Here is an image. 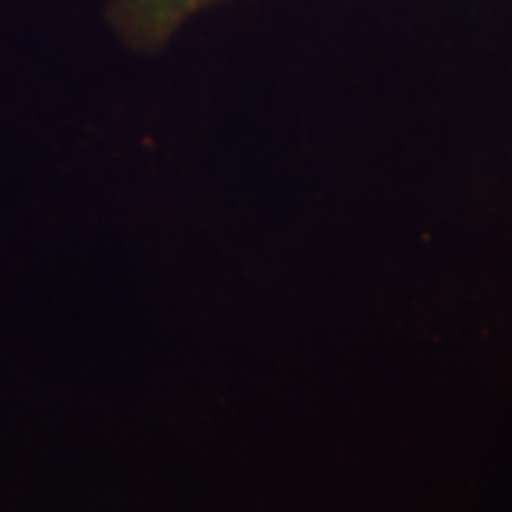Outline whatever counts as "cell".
Here are the masks:
<instances>
[{
	"label": "cell",
	"mask_w": 512,
	"mask_h": 512,
	"mask_svg": "<svg viewBox=\"0 0 512 512\" xmlns=\"http://www.w3.org/2000/svg\"><path fill=\"white\" fill-rule=\"evenodd\" d=\"M214 0H112L110 22L126 43L136 48H157L176 34L185 19Z\"/></svg>",
	"instance_id": "1"
}]
</instances>
